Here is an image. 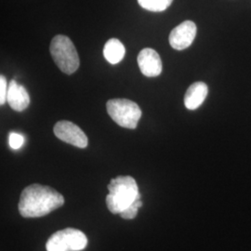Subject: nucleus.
<instances>
[{
	"instance_id": "nucleus-6",
	"label": "nucleus",
	"mask_w": 251,
	"mask_h": 251,
	"mask_svg": "<svg viewBox=\"0 0 251 251\" xmlns=\"http://www.w3.org/2000/svg\"><path fill=\"white\" fill-rule=\"evenodd\" d=\"M53 132L59 140L78 148H86L89 144L87 135L78 126L70 121L57 122L54 126Z\"/></svg>"
},
{
	"instance_id": "nucleus-13",
	"label": "nucleus",
	"mask_w": 251,
	"mask_h": 251,
	"mask_svg": "<svg viewBox=\"0 0 251 251\" xmlns=\"http://www.w3.org/2000/svg\"><path fill=\"white\" fill-rule=\"evenodd\" d=\"M142 206H143V202L141 198H138L130 206H127L126 209H124L119 215L125 220H132L137 216L138 209Z\"/></svg>"
},
{
	"instance_id": "nucleus-8",
	"label": "nucleus",
	"mask_w": 251,
	"mask_h": 251,
	"mask_svg": "<svg viewBox=\"0 0 251 251\" xmlns=\"http://www.w3.org/2000/svg\"><path fill=\"white\" fill-rule=\"evenodd\" d=\"M137 62L141 72L147 77H155L162 73L161 58L152 49L142 50L137 57Z\"/></svg>"
},
{
	"instance_id": "nucleus-14",
	"label": "nucleus",
	"mask_w": 251,
	"mask_h": 251,
	"mask_svg": "<svg viewBox=\"0 0 251 251\" xmlns=\"http://www.w3.org/2000/svg\"><path fill=\"white\" fill-rule=\"evenodd\" d=\"M9 146L12 149L17 150V149H20L25 144V138H24L23 135L20 134V133L10 132L9 133Z\"/></svg>"
},
{
	"instance_id": "nucleus-4",
	"label": "nucleus",
	"mask_w": 251,
	"mask_h": 251,
	"mask_svg": "<svg viewBox=\"0 0 251 251\" xmlns=\"http://www.w3.org/2000/svg\"><path fill=\"white\" fill-rule=\"evenodd\" d=\"M106 110L108 115L117 125L129 129L136 128L142 117L141 108L130 100H109Z\"/></svg>"
},
{
	"instance_id": "nucleus-10",
	"label": "nucleus",
	"mask_w": 251,
	"mask_h": 251,
	"mask_svg": "<svg viewBox=\"0 0 251 251\" xmlns=\"http://www.w3.org/2000/svg\"><path fill=\"white\" fill-rule=\"evenodd\" d=\"M208 89L204 82L192 84L184 96V105L188 110L198 109L206 100Z\"/></svg>"
},
{
	"instance_id": "nucleus-12",
	"label": "nucleus",
	"mask_w": 251,
	"mask_h": 251,
	"mask_svg": "<svg viewBox=\"0 0 251 251\" xmlns=\"http://www.w3.org/2000/svg\"><path fill=\"white\" fill-rule=\"evenodd\" d=\"M143 9L152 11L161 12L168 9L173 0H137Z\"/></svg>"
},
{
	"instance_id": "nucleus-7",
	"label": "nucleus",
	"mask_w": 251,
	"mask_h": 251,
	"mask_svg": "<svg viewBox=\"0 0 251 251\" xmlns=\"http://www.w3.org/2000/svg\"><path fill=\"white\" fill-rule=\"evenodd\" d=\"M197 32L196 24L192 21H185L171 31L170 44L174 50H183L193 44Z\"/></svg>"
},
{
	"instance_id": "nucleus-5",
	"label": "nucleus",
	"mask_w": 251,
	"mask_h": 251,
	"mask_svg": "<svg viewBox=\"0 0 251 251\" xmlns=\"http://www.w3.org/2000/svg\"><path fill=\"white\" fill-rule=\"evenodd\" d=\"M88 246V238L80 230L66 228L54 233L47 241V251H80Z\"/></svg>"
},
{
	"instance_id": "nucleus-1",
	"label": "nucleus",
	"mask_w": 251,
	"mask_h": 251,
	"mask_svg": "<svg viewBox=\"0 0 251 251\" xmlns=\"http://www.w3.org/2000/svg\"><path fill=\"white\" fill-rule=\"evenodd\" d=\"M64 204V198L51 187L34 183L21 194L18 209L24 218H39L48 215Z\"/></svg>"
},
{
	"instance_id": "nucleus-11",
	"label": "nucleus",
	"mask_w": 251,
	"mask_h": 251,
	"mask_svg": "<svg viewBox=\"0 0 251 251\" xmlns=\"http://www.w3.org/2000/svg\"><path fill=\"white\" fill-rule=\"evenodd\" d=\"M125 53V47L117 38L109 39L103 48V56L111 64L120 63L124 59Z\"/></svg>"
},
{
	"instance_id": "nucleus-9",
	"label": "nucleus",
	"mask_w": 251,
	"mask_h": 251,
	"mask_svg": "<svg viewBox=\"0 0 251 251\" xmlns=\"http://www.w3.org/2000/svg\"><path fill=\"white\" fill-rule=\"evenodd\" d=\"M7 101L14 111L23 112L30 104V96L24 86L18 84L16 80H11L9 82Z\"/></svg>"
},
{
	"instance_id": "nucleus-2",
	"label": "nucleus",
	"mask_w": 251,
	"mask_h": 251,
	"mask_svg": "<svg viewBox=\"0 0 251 251\" xmlns=\"http://www.w3.org/2000/svg\"><path fill=\"white\" fill-rule=\"evenodd\" d=\"M107 188L106 205L113 214H120L135 200L141 198L138 184L130 176H118L111 179Z\"/></svg>"
},
{
	"instance_id": "nucleus-15",
	"label": "nucleus",
	"mask_w": 251,
	"mask_h": 251,
	"mask_svg": "<svg viewBox=\"0 0 251 251\" xmlns=\"http://www.w3.org/2000/svg\"><path fill=\"white\" fill-rule=\"evenodd\" d=\"M9 86L7 84V81L5 76H0V104L4 105V103L7 101V95H8Z\"/></svg>"
},
{
	"instance_id": "nucleus-3",
	"label": "nucleus",
	"mask_w": 251,
	"mask_h": 251,
	"mask_svg": "<svg viewBox=\"0 0 251 251\" xmlns=\"http://www.w3.org/2000/svg\"><path fill=\"white\" fill-rule=\"evenodd\" d=\"M50 51L54 63L62 72L72 75L79 67V57L72 40L68 36H54L50 43Z\"/></svg>"
}]
</instances>
